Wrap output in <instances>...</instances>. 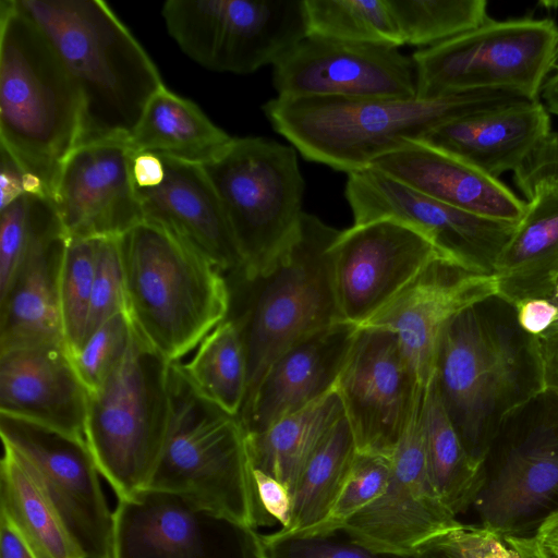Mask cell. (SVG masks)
Instances as JSON below:
<instances>
[{
	"mask_svg": "<svg viewBox=\"0 0 558 558\" xmlns=\"http://www.w3.org/2000/svg\"><path fill=\"white\" fill-rule=\"evenodd\" d=\"M434 381L468 454L483 465L507 417L544 391L538 339L520 327L512 304L488 296L445 328Z\"/></svg>",
	"mask_w": 558,
	"mask_h": 558,
	"instance_id": "cell-1",
	"label": "cell"
},
{
	"mask_svg": "<svg viewBox=\"0 0 558 558\" xmlns=\"http://www.w3.org/2000/svg\"><path fill=\"white\" fill-rule=\"evenodd\" d=\"M14 1L47 36L78 90V146L129 140L163 83L126 26L101 0Z\"/></svg>",
	"mask_w": 558,
	"mask_h": 558,
	"instance_id": "cell-2",
	"label": "cell"
},
{
	"mask_svg": "<svg viewBox=\"0 0 558 558\" xmlns=\"http://www.w3.org/2000/svg\"><path fill=\"white\" fill-rule=\"evenodd\" d=\"M126 313L137 333L180 362L230 310L226 275L165 228L141 221L119 238Z\"/></svg>",
	"mask_w": 558,
	"mask_h": 558,
	"instance_id": "cell-5",
	"label": "cell"
},
{
	"mask_svg": "<svg viewBox=\"0 0 558 558\" xmlns=\"http://www.w3.org/2000/svg\"><path fill=\"white\" fill-rule=\"evenodd\" d=\"M255 484L260 525L278 522L284 527L290 520L291 494L288 487L275 477L252 469Z\"/></svg>",
	"mask_w": 558,
	"mask_h": 558,
	"instance_id": "cell-45",
	"label": "cell"
},
{
	"mask_svg": "<svg viewBox=\"0 0 558 558\" xmlns=\"http://www.w3.org/2000/svg\"><path fill=\"white\" fill-rule=\"evenodd\" d=\"M524 99L507 90L437 98L277 97L262 109L274 130L306 160L348 174L409 143L423 141L451 120Z\"/></svg>",
	"mask_w": 558,
	"mask_h": 558,
	"instance_id": "cell-3",
	"label": "cell"
},
{
	"mask_svg": "<svg viewBox=\"0 0 558 558\" xmlns=\"http://www.w3.org/2000/svg\"><path fill=\"white\" fill-rule=\"evenodd\" d=\"M448 534L464 558H521L504 536L481 525L461 524Z\"/></svg>",
	"mask_w": 558,
	"mask_h": 558,
	"instance_id": "cell-44",
	"label": "cell"
},
{
	"mask_svg": "<svg viewBox=\"0 0 558 558\" xmlns=\"http://www.w3.org/2000/svg\"><path fill=\"white\" fill-rule=\"evenodd\" d=\"M165 177V163L160 155L154 153H133L132 178L135 189H148L158 185Z\"/></svg>",
	"mask_w": 558,
	"mask_h": 558,
	"instance_id": "cell-48",
	"label": "cell"
},
{
	"mask_svg": "<svg viewBox=\"0 0 558 558\" xmlns=\"http://www.w3.org/2000/svg\"><path fill=\"white\" fill-rule=\"evenodd\" d=\"M169 376L170 424L147 489L177 494L255 530L260 515L241 418L199 395L179 362Z\"/></svg>",
	"mask_w": 558,
	"mask_h": 558,
	"instance_id": "cell-7",
	"label": "cell"
},
{
	"mask_svg": "<svg viewBox=\"0 0 558 558\" xmlns=\"http://www.w3.org/2000/svg\"><path fill=\"white\" fill-rule=\"evenodd\" d=\"M29 217L23 258L0 295V352L65 347L58 281L68 235L49 196L29 194Z\"/></svg>",
	"mask_w": 558,
	"mask_h": 558,
	"instance_id": "cell-22",
	"label": "cell"
},
{
	"mask_svg": "<svg viewBox=\"0 0 558 558\" xmlns=\"http://www.w3.org/2000/svg\"><path fill=\"white\" fill-rule=\"evenodd\" d=\"M340 231L304 211L295 236L271 269L251 279L239 271L226 275L228 318L236 325L246 355L244 402L288 348L341 323L331 267V246Z\"/></svg>",
	"mask_w": 558,
	"mask_h": 558,
	"instance_id": "cell-6",
	"label": "cell"
},
{
	"mask_svg": "<svg viewBox=\"0 0 558 558\" xmlns=\"http://www.w3.org/2000/svg\"><path fill=\"white\" fill-rule=\"evenodd\" d=\"M472 505L481 526L531 537L558 511V397L544 390L504 422Z\"/></svg>",
	"mask_w": 558,
	"mask_h": 558,
	"instance_id": "cell-10",
	"label": "cell"
},
{
	"mask_svg": "<svg viewBox=\"0 0 558 558\" xmlns=\"http://www.w3.org/2000/svg\"><path fill=\"white\" fill-rule=\"evenodd\" d=\"M81 130V97L56 49L14 0H1V149L50 196Z\"/></svg>",
	"mask_w": 558,
	"mask_h": 558,
	"instance_id": "cell-4",
	"label": "cell"
},
{
	"mask_svg": "<svg viewBox=\"0 0 558 558\" xmlns=\"http://www.w3.org/2000/svg\"><path fill=\"white\" fill-rule=\"evenodd\" d=\"M0 558H39L16 529L1 514Z\"/></svg>",
	"mask_w": 558,
	"mask_h": 558,
	"instance_id": "cell-50",
	"label": "cell"
},
{
	"mask_svg": "<svg viewBox=\"0 0 558 558\" xmlns=\"http://www.w3.org/2000/svg\"><path fill=\"white\" fill-rule=\"evenodd\" d=\"M533 537L550 558H558V511L541 524Z\"/></svg>",
	"mask_w": 558,
	"mask_h": 558,
	"instance_id": "cell-52",
	"label": "cell"
},
{
	"mask_svg": "<svg viewBox=\"0 0 558 558\" xmlns=\"http://www.w3.org/2000/svg\"><path fill=\"white\" fill-rule=\"evenodd\" d=\"M558 26L549 19L495 21L413 57L416 96L437 98L477 90H507L537 100L553 71Z\"/></svg>",
	"mask_w": 558,
	"mask_h": 558,
	"instance_id": "cell-11",
	"label": "cell"
},
{
	"mask_svg": "<svg viewBox=\"0 0 558 558\" xmlns=\"http://www.w3.org/2000/svg\"><path fill=\"white\" fill-rule=\"evenodd\" d=\"M357 456L350 426L343 416L315 450L291 495L289 523L281 534L308 531L326 520Z\"/></svg>",
	"mask_w": 558,
	"mask_h": 558,
	"instance_id": "cell-33",
	"label": "cell"
},
{
	"mask_svg": "<svg viewBox=\"0 0 558 558\" xmlns=\"http://www.w3.org/2000/svg\"><path fill=\"white\" fill-rule=\"evenodd\" d=\"M161 157L163 180L154 187L135 189L144 220L189 243L225 275L241 270L242 259L232 230L204 168L198 163Z\"/></svg>",
	"mask_w": 558,
	"mask_h": 558,
	"instance_id": "cell-24",
	"label": "cell"
},
{
	"mask_svg": "<svg viewBox=\"0 0 558 558\" xmlns=\"http://www.w3.org/2000/svg\"><path fill=\"white\" fill-rule=\"evenodd\" d=\"M391 470V457L357 452L343 487L326 520L302 533L338 530L347 520L374 501L385 490Z\"/></svg>",
	"mask_w": 558,
	"mask_h": 558,
	"instance_id": "cell-40",
	"label": "cell"
},
{
	"mask_svg": "<svg viewBox=\"0 0 558 558\" xmlns=\"http://www.w3.org/2000/svg\"><path fill=\"white\" fill-rule=\"evenodd\" d=\"M496 294L493 275H480L438 257L359 328L392 332L417 386L426 390L447 325L465 308Z\"/></svg>",
	"mask_w": 558,
	"mask_h": 558,
	"instance_id": "cell-20",
	"label": "cell"
},
{
	"mask_svg": "<svg viewBox=\"0 0 558 558\" xmlns=\"http://www.w3.org/2000/svg\"><path fill=\"white\" fill-rule=\"evenodd\" d=\"M438 257L445 256L429 240L396 220L340 231L331 267L341 322L360 327Z\"/></svg>",
	"mask_w": 558,
	"mask_h": 558,
	"instance_id": "cell-17",
	"label": "cell"
},
{
	"mask_svg": "<svg viewBox=\"0 0 558 558\" xmlns=\"http://www.w3.org/2000/svg\"><path fill=\"white\" fill-rule=\"evenodd\" d=\"M404 45L432 47L485 23V0H388Z\"/></svg>",
	"mask_w": 558,
	"mask_h": 558,
	"instance_id": "cell-36",
	"label": "cell"
},
{
	"mask_svg": "<svg viewBox=\"0 0 558 558\" xmlns=\"http://www.w3.org/2000/svg\"><path fill=\"white\" fill-rule=\"evenodd\" d=\"M133 336L126 312H121L93 331L73 354L72 364L88 393L99 388L123 360Z\"/></svg>",
	"mask_w": 558,
	"mask_h": 558,
	"instance_id": "cell-39",
	"label": "cell"
},
{
	"mask_svg": "<svg viewBox=\"0 0 558 558\" xmlns=\"http://www.w3.org/2000/svg\"><path fill=\"white\" fill-rule=\"evenodd\" d=\"M170 364L133 327L119 366L88 393L85 440L118 500L147 489L162 453L171 416Z\"/></svg>",
	"mask_w": 558,
	"mask_h": 558,
	"instance_id": "cell-8",
	"label": "cell"
},
{
	"mask_svg": "<svg viewBox=\"0 0 558 558\" xmlns=\"http://www.w3.org/2000/svg\"><path fill=\"white\" fill-rule=\"evenodd\" d=\"M497 295L514 307L547 299L558 280V184H538L501 251L493 275Z\"/></svg>",
	"mask_w": 558,
	"mask_h": 558,
	"instance_id": "cell-28",
	"label": "cell"
},
{
	"mask_svg": "<svg viewBox=\"0 0 558 558\" xmlns=\"http://www.w3.org/2000/svg\"><path fill=\"white\" fill-rule=\"evenodd\" d=\"M343 416L340 398L333 389L266 429L246 434L252 469L280 481L292 495L306 463Z\"/></svg>",
	"mask_w": 558,
	"mask_h": 558,
	"instance_id": "cell-30",
	"label": "cell"
},
{
	"mask_svg": "<svg viewBox=\"0 0 558 558\" xmlns=\"http://www.w3.org/2000/svg\"><path fill=\"white\" fill-rule=\"evenodd\" d=\"M98 238H68L59 270V304L65 348L75 353L86 338Z\"/></svg>",
	"mask_w": 558,
	"mask_h": 558,
	"instance_id": "cell-37",
	"label": "cell"
},
{
	"mask_svg": "<svg viewBox=\"0 0 558 558\" xmlns=\"http://www.w3.org/2000/svg\"><path fill=\"white\" fill-rule=\"evenodd\" d=\"M201 166L232 230L239 272L247 279L264 275L290 245L304 213L296 149L265 137H232Z\"/></svg>",
	"mask_w": 558,
	"mask_h": 558,
	"instance_id": "cell-9",
	"label": "cell"
},
{
	"mask_svg": "<svg viewBox=\"0 0 558 558\" xmlns=\"http://www.w3.org/2000/svg\"><path fill=\"white\" fill-rule=\"evenodd\" d=\"M543 367L544 390L558 397V324L537 337Z\"/></svg>",
	"mask_w": 558,
	"mask_h": 558,
	"instance_id": "cell-47",
	"label": "cell"
},
{
	"mask_svg": "<svg viewBox=\"0 0 558 558\" xmlns=\"http://www.w3.org/2000/svg\"><path fill=\"white\" fill-rule=\"evenodd\" d=\"M359 327L337 323L288 348L268 367L239 417L258 433L335 389Z\"/></svg>",
	"mask_w": 558,
	"mask_h": 558,
	"instance_id": "cell-23",
	"label": "cell"
},
{
	"mask_svg": "<svg viewBox=\"0 0 558 558\" xmlns=\"http://www.w3.org/2000/svg\"><path fill=\"white\" fill-rule=\"evenodd\" d=\"M513 181L529 199L543 182L558 184V132L550 131L513 171Z\"/></svg>",
	"mask_w": 558,
	"mask_h": 558,
	"instance_id": "cell-43",
	"label": "cell"
},
{
	"mask_svg": "<svg viewBox=\"0 0 558 558\" xmlns=\"http://www.w3.org/2000/svg\"><path fill=\"white\" fill-rule=\"evenodd\" d=\"M0 435L85 558H111L113 512L85 438L4 413Z\"/></svg>",
	"mask_w": 558,
	"mask_h": 558,
	"instance_id": "cell-13",
	"label": "cell"
},
{
	"mask_svg": "<svg viewBox=\"0 0 558 558\" xmlns=\"http://www.w3.org/2000/svg\"><path fill=\"white\" fill-rule=\"evenodd\" d=\"M520 327L538 337L558 322V308L548 299H529L515 306Z\"/></svg>",
	"mask_w": 558,
	"mask_h": 558,
	"instance_id": "cell-46",
	"label": "cell"
},
{
	"mask_svg": "<svg viewBox=\"0 0 558 558\" xmlns=\"http://www.w3.org/2000/svg\"><path fill=\"white\" fill-rule=\"evenodd\" d=\"M415 555L417 558H464L448 533L430 539Z\"/></svg>",
	"mask_w": 558,
	"mask_h": 558,
	"instance_id": "cell-51",
	"label": "cell"
},
{
	"mask_svg": "<svg viewBox=\"0 0 558 558\" xmlns=\"http://www.w3.org/2000/svg\"><path fill=\"white\" fill-rule=\"evenodd\" d=\"M550 131L543 102L524 99L451 120L421 142L498 179L515 171Z\"/></svg>",
	"mask_w": 558,
	"mask_h": 558,
	"instance_id": "cell-27",
	"label": "cell"
},
{
	"mask_svg": "<svg viewBox=\"0 0 558 558\" xmlns=\"http://www.w3.org/2000/svg\"><path fill=\"white\" fill-rule=\"evenodd\" d=\"M231 138L196 104L163 85L149 99L128 143L133 153H154L203 165Z\"/></svg>",
	"mask_w": 558,
	"mask_h": 558,
	"instance_id": "cell-29",
	"label": "cell"
},
{
	"mask_svg": "<svg viewBox=\"0 0 558 558\" xmlns=\"http://www.w3.org/2000/svg\"><path fill=\"white\" fill-rule=\"evenodd\" d=\"M2 446L0 514L39 558H85L14 450Z\"/></svg>",
	"mask_w": 558,
	"mask_h": 558,
	"instance_id": "cell-32",
	"label": "cell"
},
{
	"mask_svg": "<svg viewBox=\"0 0 558 558\" xmlns=\"http://www.w3.org/2000/svg\"><path fill=\"white\" fill-rule=\"evenodd\" d=\"M551 69L554 71V73L558 72V45H557V48H556V51H555V54H554V59H553V63H551Z\"/></svg>",
	"mask_w": 558,
	"mask_h": 558,
	"instance_id": "cell-56",
	"label": "cell"
},
{
	"mask_svg": "<svg viewBox=\"0 0 558 558\" xmlns=\"http://www.w3.org/2000/svg\"><path fill=\"white\" fill-rule=\"evenodd\" d=\"M161 12L181 50L218 72L274 65L307 36L304 0H169Z\"/></svg>",
	"mask_w": 558,
	"mask_h": 558,
	"instance_id": "cell-12",
	"label": "cell"
},
{
	"mask_svg": "<svg viewBox=\"0 0 558 558\" xmlns=\"http://www.w3.org/2000/svg\"><path fill=\"white\" fill-rule=\"evenodd\" d=\"M29 218L28 193L0 208V295L10 286L23 258Z\"/></svg>",
	"mask_w": 558,
	"mask_h": 558,
	"instance_id": "cell-42",
	"label": "cell"
},
{
	"mask_svg": "<svg viewBox=\"0 0 558 558\" xmlns=\"http://www.w3.org/2000/svg\"><path fill=\"white\" fill-rule=\"evenodd\" d=\"M307 36L340 41L404 45L388 0H304Z\"/></svg>",
	"mask_w": 558,
	"mask_h": 558,
	"instance_id": "cell-35",
	"label": "cell"
},
{
	"mask_svg": "<svg viewBox=\"0 0 558 558\" xmlns=\"http://www.w3.org/2000/svg\"><path fill=\"white\" fill-rule=\"evenodd\" d=\"M121 312H126V295L119 238H98L86 338Z\"/></svg>",
	"mask_w": 558,
	"mask_h": 558,
	"instance_id": "cell-41",
	"label": "cell"
},
{
	"mask_svg": "<svg viewBox=\"0 0 558 558\" xmlns=\"http://www.w3.org/2000/svg\"><path fill=\"white\" fill-rule=\"evenodd\" d=\"M255 558H417L377 551L352 539L341 530L323 533L271 534L253 532Z\"/></svg>",
	"mask_w": 558,
	"mask_h": 558,
	"instance_id": "cell-38",
	"label": "cell"
},
{
	"mask_svg": "<svg viewBox=\"0 0 558 558\" xmlns=\"http://www.w3.org/2000/svg\"><path fill=\"white\" fill-rule=\"evenodd\" d=\"M539 100L549 113L558 116V72L547 77L542 87Z\"/></svg>",
	"mask_w": 558,
	"mask_h": 558,
	"instance_id": "cell-54",
	"label": "cell"
},
{
	"mask_svg": "<svg viewBox=\"0 0 558 558\" xmlns=\"http://www.w3.org/2000/svg\"><path fill=\"white\" fill-rule=\"evenodd\" d=\"M344 194L354 225L399 221L424 235L445 257L480 275H494L517 225L441 203L373 167L348 173Z\"/></svg>",
	"mask_w": 558,
	"mask_h": 558,
	"instance_id": "cell-14",
	"label": "cell"
},
{
	"mask_svg": "<svg viewBox=\"0 0 558 558\" xmlns=\"http://www.w3.org/2000/svg\"><path fill=\"white\" fill-rule=\"evenodd\" d=\"M337 391L359 453L391 457L421 389L396 336L359 328L337 378Z\"/></svg>",
	"mask_w": 558,
	"mask_h": 558,
	"instance_id": "cell-16",
	"label": "cell"
},
{
	"mask_svg": "<svg viewBox=\"0 0 558 558\" xmlns=\"http://www.w3.org/2000/svg\"><path fill=\"white\" fill-rule=\"evenodd\" d=\"M25 193V173L13 158L1 149L0 208Z\"/></svg>",
	"mask_w": 558,
	"mask_h": 558,
	"instance_id": "cell-49",
	"label": "cell"
},
{
	"mask_svg": "<svg viewBox=\"0 0 558 558\" xmlns=\"http://www.w3.org/2000/svg\"><path fill=\"white\" fill-rule=\"evenodd\" d=\"M424 397H417L391 456L392 470L385 490L338 529L377 551L414 555L430 539L462 524L442 504L427 473Z\"/></svg>",
	"mask_w": 558,
	"mask_h": 558,
	"instance_id": "cell-15",
	"label": "cell"
},
{
	"mask_svg": "<svg viewBox=\"0 0 558 558\" xmlns=\"http://www.w3.org/2000/svg\"><path fill=\"white\" fill-rule=\"evenodd\" d=\"M506 541L519 553L521 558H550L531 537L504 536Z\"/></svg>",
	"mask_w": 558,
	"mask_h": 558,
	"instance_id": "cell-53",
	"label": "cell"
},
{
	"mask_svg": "<svg viewBox=\"0 0 558 558\" xmlns=\"http://www.w3.org/2000/svg\"><path fill=\"white\" fill-rule=\"evenodd\" d=\"M180 363L194 389L231 415H240L247 391V364L241 335L226 318Z\"/></svg>",
	"mask_w": 558,
	"mask_h": 558,
	"instance_id": "cell-34",
	"label": "cell"
},
{
	"mask_svg": "<svg viewBox=\"0 0 558 558\" xmlns=\"http://www.w3.org/2000/svg\"><path fill=\"white\" fill-rule=\"evenodd\" d=\"M547 299L550 300L558 308V280H557L550 295ZM557 324H558V322H557Z\"/></svg>",
	"mask_w": 558,
	"mask_h": 558,
	"instance_id": "cell-55",
	"label": "cell"
},
{
	"mask_svg": "<svg viewBox=\"0 0 558 558\" xmlns=\"http://www.w3.org/2000/svg\"><path fill=\"white\" fill-rule=\"evenodd\" d=\"M422 428L429 480L442 504L457 517L472 507L483 483V465L463 447L439 398L434 378L425 391Z\"/></svg>",
	"mask_w": 558,
	"mask_h": 558,
	"instance_id": "cell-31",
	"label": "cell"
},
{
	"mask_svg": "<svg viewBox=\"0 0 558 558\" xmlns=\"http://www.w3.org/2000/svg\"><path fill=\"white\" fill-rule=\"evenodd\" d=\"M88 390L64 345L0 352V413L85 438Z\"/></svg>",
	"mask_w": 558,
	"mask_h": 558,
	"instance_id": "cell-25",
	"label": "cell"
},
{
	"mask_svg": "<svg viewBox=\"0 0 558 558\" xmlns=\"http://www.w3.org/2000/svg\"><path fill=\"white\" fill-rule=\"evenodd\" d=\"M128 140L80 145L64 159L51 199L68 238H120L144 220Z\"/></svg>",
	"mask_w": 558,
	"mask_h": 558,
	"instance_id": "cell-21",
	"label": "cell"
},
{
	"mask_svg": "<svg viewBox=\"0 0 558 558\" xmlns=\"http://www.w3.org/2000/svg\"><path fill=\"white\" fill-rule=\"evenodd\" d=\"M272 66L280 98L416 96L413 60L391 46L306 36Z\"/></svg>",
	"mask_w": 558,
	"mask_h": 558,
	"instance_id": "cell-19",
	"label": "cell"
},
{
	"mask_svg": "<svg viewBox=\"0 0 558 558\" xmlns=\"http://www.w3.org/2000/svg\"><path fill=\"white\" fill-rule=\"evenodd\" d=\"M253 532L177 494L145 489L118 500L111 558H255Z\"/></svg>",
	"mask_w": 558,
	"mask_h": 558,
	"instance_id": "cell-18",
	"label": "cell"
},
{
	"mask_svg": "<svg viewBox=\"0 0 558 558\" xmlns=\"http://www.w3.org/2000/svg\"><path fill=\"white\" fill-rule=\"evenodd\" d=\"M371 167L461 210L517 223L526 201L507 185L456 156L424 142H412Z\"/></svg>",
	"mask_w": 558,
	"mask_h": 558,
	"instance_id": "cell-26",
	"label": "cell"
}]
</instances>
